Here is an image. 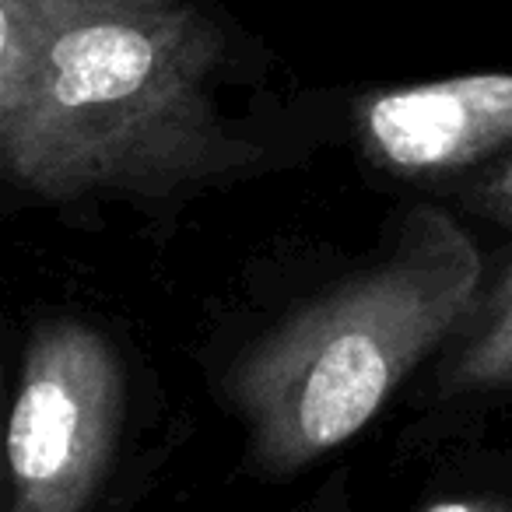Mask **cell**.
<instances>
[{"label":"cell","instance_id":"obj_5","mask_svg":"<svg viewBox=\"0 0 512 512\" xmlns=\"http://www.w3.org/2000/svg\"><path fill=\"white\" fill-rule=\"evenodd\" d=\"M442 383L449 393L495 390L512 383V267L481 302V309L470 313V327Z\"/></svg>","mask_w":512,"mask_h":512},{"label":"cell","instance_id":"obj_6","mask_svg":"<svg viewBox=\"0 0 512 512\" xmlns=\"http://www.w3.org/2000/svg\"><path fill=\"white\" fill-rule=\"evenodd\" d=\"M474 204L484 214H491L495 221L512 228V158L498 172H491L481 183V190L474 193Z\"/></svg>","mask_w":512,"mask_h":512},{"label":"cell","instance_id":"obj_4","mask_svg":"<svg viewBox=\"0 0 512 512\" xmlns=\"http://www.w3.org/2000/svg\"><path fill=\"white\" fill-rule=\"evenodd\" d=\"M362 151L386 172H453L512 144V74L407 85L358 99Z\"/></svg>","mask_w":512,"mask_h":512},{"label":"cell","instance_id":"obj_2","mask_svg":"<svg viewBox=\"0 0 512 512\" xmlns=\"http://www.w3.org/2000/svg\"><path fill=\"white\" fill-rule=\"evenodd\" d=\"M484 260L439 207H414L397 242L246 351L228 397L249 453L292 474L358 435L400 379L470 320Z\"/></svg>","mask_w":512,"mask_h":512},{"label":"cell","instance_id":"obj_7","mask_svg":"<svg viewBox=\"0 0 512 512\" xmlns=\"http://www.w3.org/2000/svg\"><path fill=\"white\" fill-rule=\"evenodd\" d=\"M432 512H474L470 505H435Z\"/></svg>","mask_w":512,"mask_h":512},{"label":"cell","instance_id":"obj_3","mask_svg":"<svg viewBox=\"0 0 512 512\" xmlns=\"http://www.w3.org/2000/svg\"><path fill=\"white\" fill-rule=\"evenodd\" d=\"M123 425V369L102 334L53 320L25 344L8 425V512H85Z\"/></svg>","mask_w":512,"mask_h":512},{"label":"cell","instance_id":"obj_1","mask_svg":"<svg viewBox=\"0 0 512 512\" xmlns=\"http://www.w3.org/2000/svg\"><path fill=\"white\" fill-rule=\"evenodd\" d=\"M221 29L186 0H0V172L25 193H158L235 169Z\"/></svg>","mask_w":512,"mask_h":512}]
</instances>
